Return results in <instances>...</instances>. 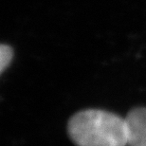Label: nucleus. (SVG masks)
Returning <instances> with one entry per match:
<instances>
[{"mask_svg":"<svg viewBox=\"0 0 146 146\" xmlns=\"http://www.w3.org/2000/svg\"><path fill=\"white\" fill-rule=\"evenodd\" d=\"M13 57V50L11 46L2 44L0 46V71L3 73L10 66Z\"/></svg>","mask_w":146,"mask_h":146,"instance_id":"3","label":"nucleus"},{"mask_svg":"<svg viewBox=\"0 0 146 146\" xmlns=\"http://www.w3.org/2000/svg\"><path fill=\"white\" fill-rule=\"evenodd\" d=\"M127 146H146V108H134L124 118Z\"/></svg>","mask_w":146,"mask_h":146,"instance_id":"2","label":"nucleus"},{"mask_svg":"<svg viewBox=\"0 0 146 146\" xmlns=\"http://www.w3.org/2000/svg\"><path fill=\"white\" fill-rule=\"evenodd\" d=\"M68 132L77 146H127L125 119L107 111L78 112L69 119Z\"/></svg>","mask_w":146,"mask_h":146,"instance_id":"1","label":"nucleus"}]
</instances>
